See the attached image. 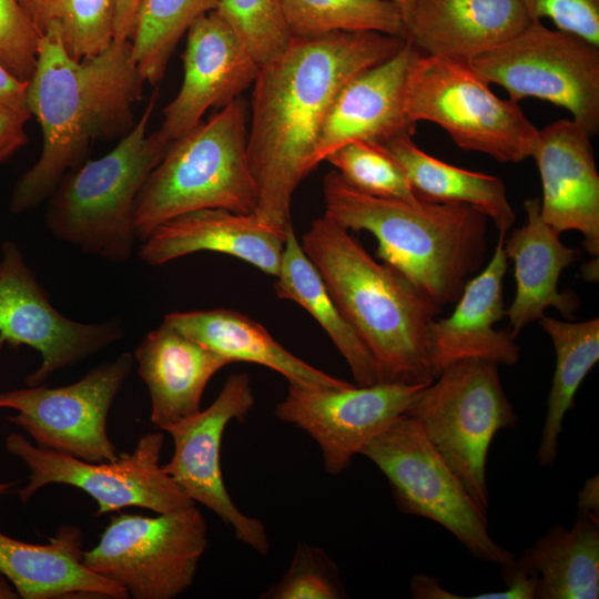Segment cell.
<instances>
[{"instance_id":"obj_1","label":"cell","mask_w":599,"mask_h":599,"mask_svg":"<svg viewBox=\"0 0 599 599\" xmlns=\"http://www.w3.org/2000/svg\"><path fill=\"white\" fill-rule=\"evenodd\" d=\"M406 39L375 31H336L292 39L253 83L247 153L258 189L255 216L286 231L295 190L315 169V148L341 89L397 53Z\"/></svg>"},{"instance_id":"obj_2","label":"cell","mask_w":599,"mask_h":599,"mask_svg":"<svg viewBox=\"0 0 599 599\" xmlns=\"http://www.w3.org/2000/svg\"><path fill=\"white\" fill-rule=\"evenodd\" d=\"M131 41L113 40L100 53L77 61L65 51L60 28L39 37L27 105L41 126L39 160L14 185L11 210L21 213L50 197L70 171L85 161L97 140L126 134L144 83Z\"/></svg>"},{"instance_id":"obj_3","label":"cell","mask_w":599,"mask_h":599,"mask_svg":"<svg viewBox=\"0 0 599 599\" xmlns=\"http://www.w3.org/2000/svg\"><path fill=\"white\" fill-rule=\"evenodd\" d=\"M300 242L369 349L380 382L429 384V327L441 306L326 216Z\"/></svg>"},{"instance_id":"obj_4","label":"cell","mask_w":599,"mask_h":599,"mask_svg":"<svg viewBox=\"0 0 599 599\" xmlns=\"http://www.w3.org/2000/svg\"><path fill=\"white\" fill-rule=\"evenodd\" d=\"M324 216L377 241V258L443 307L456 303L486 255L488 217L458 203L405 201L364 193L336 171L323 177Z\"/></svg>"},{"instance_id":"obj_5","label":"cell","mask_w":599,"mask_h":599,"mask_svg":"<svg viewBox=\"0 0 599 599\" xmlns=\"http://www.w3.org/2000/svg\"><path fill=\"white\" fill-rule=\"evenodd\" d=\"M248 115L246 102L238 97L170 144L135 201L139 242L160 224L187 212L254 213L258 189L247 153Z\"/></svg>"},{"instance_id":"obj_6","label":"cell","mask_w":599,"mask_h":599,"mask_svg":"<svg viewBox=\"0 0 599 599\" xmlns=\"http://www.w3.org/2000/svg\"><path fill=\"white\" fill-rule=\"evenodd\" d=\"M159 90L138 123L105 155L68 172L48 204L47 225L59 241L111 263L133 253L134 206L146 177L170 144L148 133Z\"/></svg>"},{"instance_id":"obj_7","label":"cell","mask_w":599,"mask_h":599,"mask_svg":"<svg viewBox=\"0 0 599 599\" xmlns=\"http://www.w3.org/2000/svg\"><path fill=\"white\" fill-rule=\"evenodd\" d=\"M485 511L489 508L487 458L495 436L517 426L499 365L484 359L451 364L426 385L406 414Z\"/></svg>"},{"instance_id":"obj_8","label":"cell","mask_w":599,"mask_h":599,"mask_svg":"<svg viewBox=\"0 0 599 599\" xmlns=\"http://www.w3.org/2000/svg\"><path fill=\"white\" fill-rule=\"evenodd\" d=\"M405 109L413 122L443 128L460 149L502 163L529 158L538 134L518 102L495 95L467 61L420 51L408 71Z\"/></svg>"},{"instance_id":"obj_9","label":"cell","mask_w":599,"mask_h":599,"mask_svg":"<svg viewBox=\"0 0 599 599\" xmlns=\"http://www.w3.org/2000/svg\"><path fill=\"white\" fill-rule=\"evenodd\" d=\"M359 455L385 476L400 511L440 525L479 560L502 568L516 559L493 539L487 511L473 499L414 418L400 416Z\"/></svg>"},{"instance_id":"obj_10","label":"cell","mask_w":599,"mask_h":599,"mask_svg":"<svg viewBox=\"0 0 599 599\" xmlns=\"http://www.w3.org/2000/svg\"><path fill=\"white\" fill-rule=\"evenodd\" d=\"M207 542L196 504L154 517L120 511L82 561L129 598L173 599L192 586Z\"/></svg>"},{"instance_id":"obj_11","label":"cell","mask_w":599,"mask_h":599,"mask_svg":"<svg viewBox=\"0 0 599 599\" xmlns=\"http://www.w3.org/2000/svg\"><path fill=\"white\" fill-rule=\"evenodd\" d=\"M488 84L518 102L537 98L565 108L591 136L599 131V47L532 21L524 31L467 61Z\"/></svg>"},{"instance_id":"obj_12","label":"cell","mask_w":599,"mask_h":599,"mask_svg":"<svg viewBox=\"0 0 599 599\" xmlns=\"http://www.w3.org/2000/svg\"><path fill=\"white\" fill-rule=\"evenodd\" d=\"M162 433L141 436L132 451L114 460L87 461L35 446L26 436L11 433L6 449L18 457L30 475L19 499L27 504L37 491L50 484H63L87 493L95 500V515L141 507L155 514L195 505L161 465Z\"/></svg>"},{"instance_id":"obj_13","label":"cell","mask_w":599,"mask_h":599,"mask_svg":"<svg viewBox=\"0 0 599 599\" xmlns=\"http://www.w3.org/2000/svg\"><path fill=\"white\" fill-rule=\"evenodd\" d=\"M125 352L61 387L44 384L0 392V408L17 412L8 420L43 449L87 461L114 460L119 454L106 429L112 404L131 374Z\"/></svg>"},{"instance_id":"obj_14","label":"cell","mask_w":599,"mask_h":599,"mask_svg":"<svg viewBox=\"0 0 599 599\" xmlns=\"http://www.w3.org/2000/svg\"><path fill=\"white\" fill-rule=\"evenodd\" d=\"M0 351L29 346L41 355V365L30 374L28 386L44 384L54 373L111 346L124 335L119 318L80 323L62 315L10 241L1 246Z\"/></svg>"},{"instance_id":"obj_15","label":"cell","mask_w":599,"mask_h":599,"mask_svg":"<svg viewBox=\"0 0 599 599\" xmlns=\"http://www.w3.org/2000/svg\"><path fill=\"white\" fill-rule=\"evenodd\" d=\"M255 404L247 374H232L213 403L195 415L169 427L173 440L164 471L195 504L212 510L235 538L261 555L270 550L262 520L242 512L232 500L221 468L224 432L232 420H244Z\"/></svg>"},{"instance_id":"obj_16","label":"cell","mask_w":599,"mask_h":599,"mask_svg":"<svg viewBox=\"0 0 599 599\" xmlns=\"http://www.w3.org/2000/svg\"><path fill=\"white\" fill-rule=\"evenodd\" d=\"M428 384L378 382L369 386L306 387L288 384L274 414L311 436L324 468L343 473L363 447L405 415Z\"/></svg>"},{"instance_id":"obj_17","label":"cell","mask_w":599,"mask_h":599,"mask_svg":"<svg viewBox=\"0 0 599 599\" xmlns=\"http://www.w3.org/2000/svg\"><path fill=\"white\" fill-rule=\"evenodd\" d=\"M260 65L216 10L186 31L183 81L163 110L158 135L171 144L197 126L210 108H223L250 88Z\"/></svg>"},{"instance_id":"obj_18","label":"cell","mask_w":599,"mask_h":599,"mask_svg":"<svg viewBox=\"0 0 599 599\" xmlns=\"http://www.w3.org/2000/svg\"><path fill=\"white\" fill-rule=\"evenodd\" d=\"M591 138L573 119H561L538 130L530 156L540 175L544 221L559 233L580 232L585 250L598 257L599 174Z\"/></svg>"},{"instance_id":"obj_19","label":"cell","mask_w":599,"mask_h":599,"mask_svg":"<svg viewBox=\"0 0 599 599\" xmlns=\"http://www.w3.org/2000/svg\"><path fill=\"white\" fill-rule=\"evenodd\" d=\"M419 51L406 40L389 59L352 78L337 93L315 148V167L329 153L352 141L383 144L403 134L413 135L416 124L405 109L410 64Z\"/></svg>"},{"instance_id":"obj_20","label":"cell","mask_w":599,"mask_h":599,"mask_svg":"<svg viewBox=\"0 0 599 599\" xmlns=\"http://www.w3.org/2000/svg\"><path fill=\"white\" fill-rule=\"evenodd\" d=\"M506 234L498 233L493 256L486 267L465 284L454 312L435 318L429 327V364L433 378L464 359H484L498 365H516L520 348L509 331L494 325L506 316L502 298L507 255Z\"/></svg>"},{"instance_id":"obj_21","label":"cell","mask_w":599,"mask_h":599,"mask_svg":"<svg viewBox=\"0 0 599 599\" xmlns=\"http://www.w3.org/2000/svg\"><path fill=\"white\" fill-rule=\"evenodd\" d=\"M287 230L271 227L254 213L202 209L160 224L141 242L139 256L150 266H161L196 252H216L276 277Z\"/></svg>"},{"instance_id":"obj_22","label":"cell","mask_w":599,"mask_h":599,"mask_svg":"<svg viewBox=\"0 0 599 599\" xmlns=\"http://www.w3.org/2000/svg\"><path fill=\"white\" fill-rule=\"evenodd\" d=\"M406 40L424 54L468 61L534 20L522 0H412L402 8Z\"/></svg>"},{"instance_id":"obj_23","label":"cell","mask_w":599,"mask_h":599,"mask_svg":"<svg viewBox=\"0 0 599 599\" xmlns=\"http://www.w3.org/2000/svg\"><path fill=\"white\" fill-rule=\"evenodd\" d=\"M133 358L149 390L150 419L164 432L199 413L211 378L232 364L164 322L141 339Z\"/></svg>"},{"instance_id":"obj_24","label":"cell","mask_w":599,"mask_h":599,"mask_svg":"<svg viewBox=\"0 0 599 599\" xmlns=\"http://www.w3.org/2000/svg\"><path fill=\"white\" fill-rule=\"evenodd\" d=\"M527 222L505 237L504 250L514 261L516 293L506 309L509 333L516 337L527 325L555 307L562 315L578 309V297L559 291L561 273L577 251L560 241V233L544 221L539 197L524 202Z\"/></svg>"},{"instance_id":"obj_25","label":"cell","mask_w":599,"mask_h":599,"mask_svg":"<svg viewBox=\"0 0 599 599\" xmlns=\"http://www.w3.org/2000/svg\"><path fill=\"white\" fill-rule=\"evenodd\" d=\"M82 534L62 526L50 542H26L0 532V573L23 599H126L120 586L82 561Z\"/></svg>"},{"instance_id":"obj_26","label":"cell","mask_w":599,"mask_h":599,"mask_svg":"<svg viewBox=\"0 0 599 599\" xmlns=\"http://www.w3.org/2000/svg\"><path fill=\"white\" fill-rule=\"evenodd\" d=\"M163 322L203 344L231 363L268 367L288 384L306 387H345L352 383L318 369L287 351L264 326L227 308L172 312Z\"/></svg>"},{"instance_id":"obj_27","label":"cell","mask_w":599,"mask_h":599,"mask_svg":"<svg viewBox=\"0 0 599 599\" xmlns=\"http://www.w3.org/2000/svg\"><path fill=\"white\" fill-rule=\"evenodd\" d=\"M520 558L537 579L535 599H597L599 516L578 510L570 529L550 527Z\"/></svg>"},{"instance_id":"obj_28","label":"cell","mask_w":599,"mask_h":599,"mask_svg":"<svg viewBox=\"0 0 599 599\" xmlns=\"http://www.w3.org/2000/svg\"><path fill=\"white\" fill-rule=\"evenodd\" d=\"M380 145L403 169L419 199L469 205L491 220L498 233L507 234L512 227L516 212L501 179L443 162L422 151L408 134Z\"/></svg>"},{"instance_id":"obj_29","label":"cell","mask_w":599,"mask_h":599,"mask_svg":"<svg viewBox=\"0 0 599 599\" xmlns=\"http://www.w3.org/2000/svg\"><path fill=\"white\" fill-rule=\"evenodd\" d=\"M274 288L280 298L295 302L322 326L347 363L356 385L369 386L380 382L374 357L303 251L293 225L286 233Z\"/></svg>"},{"instance_id":"obj_30","label":"cell","mask_w":599,"mask_h":599,"mask_svg":"<svg viewBox=\"0 0 599 599\" xmlns=\"http://www.w3.org/2000/svg\"><path fill=\"white\" fill-rule=\"evenodd\" d=\"M538 321L556 352V368L537 451L539 464L549 467L557 459L565 416L573 406L582 380L599 359V318L565 322L544 314Z\"/></svg>"},{"instance_id":"obj_31","label":"cell","mask_w":599,"mask_h":599,"mask_svg":"<svg viewBox=\"0 0 599 599\" xmlns=\"http://www.w3.org/2000/svg\"><path fill=\"white\" fill-rule=\"evenodd\" d=\"M220 0H142L136 12L131 50L144 82L158 84L176 44L192 23L215 10Z\"/></svg>"},{"instance_id":"obj_32","label":"cell","mask_w":599,"mask_h":599,"mask_svg":"<svg viewBox=\"0 0 599 599\" xmlns=\"http://www.w3.org/2000/svg\"><path fill=\"white\" fill-rule=\"evenodd\" d=\"M292 39L375 31L406 39L399 6L383 0H282Z\"/></svg>"},{"instance_id":"obj_33","label":"cell","mask_w":599,"mask_h":599,"mask_svg":"<svg viewBox=\"0 0 599 599\" xmlns=\"http://www.w3.org/2000/svg\"><path fill=\"white\" fill-rule=\"evenodd\" d=\"M40 37L48 27L60 28L67 53L81 61L114 40L115 0H17Z\"/></svg>"},{"instance_id":"obj_34","label":"cell","mask_w":599,"mask_h":599,"mask_svg":"<svg viewBox=\"0 0 599 599\" xmlns=\"http://www.w3.org/2000/svg\"><path fill=\"white\" fill-rule=\"evenodd\" d=\"M325 161L358 191L380 197L419 200L403 169L380 144L352 141L334 150Z\"/></svg>"},{"instance_id":"obj_35","label":"cell","mask_w":599,"mask_h":599,"mask_svg":"<svg viewBox=\"0 0 599 599\" xmlns=\"http://www.w3.org/2000/svg\"><path fill=\"white\" fill-rule=\"evenodd\" d=\"M215 10L260 67L292 41L282 0H220Z\"/></svg>"},{"instance_id":"obj_36","label":"cell","mask_w":599,"mask_h":599,"mask_svg":"<svg viewBox=\"0 0 599 599\" xmlns=\"http://www.w3.org/2000/svg\"><path fill=\"white\" fill-rule=\"evenodd\" d=\"M347 593L335 561L322 548L298 542L284 575L263 599H341Z\"/></svg>"},{"instance_id":"obj_37","label":"cell","mask_w":599,"mask_h":599,"mask_svg":"<svg viewBox=\"0 0 599 599\" xmlns=\"http://www.w3.org/2000/svg\"><path fill=\"white\" fill-rule=\"evenodd\" d=\"M39 35L17 0H0V62L29 81L37 63Z\"/></svg>"},{"instance_id":"obj_38","label":"cell","mask_w":599,"mask_h":599,"mask_svg":"<svg viewBox=\"0 0 599 599\" xmlns=\"http://www.w3.org/2000/svg\"><path fill=\"white\" fill-rule=\"evenodd\" d=\"M534 21L550 19L558 30L599 47V0H522Z\"/></svg>"},{"instance_id":"obj_39","label":"cell","mask_w":599,"mask_h":599,"mask_svg":"<svg viewBox=\"0 0 599 599\" xmlns=\"http://www.w3.org/2000/svg\"><path fill=\"white\" fill-rule=\"evenodd\" d=\"M30 118L29 110L0 103V163L11 158L28 142L24 124Z\"/></svg>"},{"instance_id":"obj_40","label":"cell","mask_w":599,"mask_h":599,"mask_svg":"<svg viewBox=\"0 0 599 599\" xmlns=\"http://www.w3.org/2000/svg\"><path fill=\"white\" fill-rule=\"evenodd\" d=\"M29 81L16 78L0 62V103L21 110H29L27 105V90Z\"/></svg>"},{"instance_id":"obj_41","label":"cell","mask_w":599,"mask_h":599,"mask_svg":"<svg viewBox=\"0 0 599 599\" xmlns=\"http://www.w3.org/2000/svg\"><path fill=\"white\" fill-rule=\"evenodd\" d=\"M142 0H115L114 40H130Z\"/></svg>"},{"instance_id":"obj_42","label":"cell","mask_w":599,"mask_h":599,"mask_svg":"<svg viewBox=\"0 0 599 599\" xmlns=\"http://www.w3.org/2000/svg\"><path fill=\"white\" fill-rule=\"evenodd\" d=\"M578 510L599 516L598 475L588 478L578 494Z\"/></svg>"},{"instance_id":"obj_43","label":"cell","mask_w":599,"mask_h":599,"mask_svg":"<svg viewBox=\"0 0 599 599\" xmlns=\"http://www.w3.org/2000/svg\"><path fill=\"white\" fill-rule=\"evenodd\" d=\"M20 598L9 580L0 573V599H17Z\"/></svg>"},{"instance_id":"obj_44","label":"cell","mask_w":599,"mask_h":599,"mask_svg":"<svg viewBox=\"0 0 599 599\" xmlns=\"http://www.w3.org/2000/svg\"><path fill=\"white\" fill-rule=\"evenodd\" d=\"M13 486L14 483H0V497L8 494Z\"/></svg>"},{"instance_id":"obj_45","label":"cell","mask_w":599,"mask_h":599,"mask_svg":"<svg viewBox=\"0 0 599 599\" xmlns=\"http://www.w3.org/2000/svg\"><path fill=\"white\" fill-rule=\"evenodd\" d=\"M383 1H388V2H393L397 6L402 8H404L406 4H408L412 0H383Z\"/></svg>"}]
</instances>
